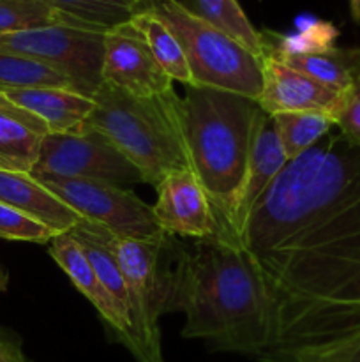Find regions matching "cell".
Segmentation results:
<instances>
[{
    "label": "cell",
    "instance_id": "obj_1",
    "mask_svg": "<svg viewBox=\"0 0 360 362\" xmlns=\"http://www.w3.org/2000/svg\"><path fill=\"white\" fill-rule=\"evenodd\" d=\"M232 240L274 306L258 361L306 362L360 336V151L341 134L288 161Z\"/></svg>",
    "mask_w": 360,
    "mask_h": 362
},
{
    "label": "cell",
    "instance_id": "obj_2",
    "mask_svg": "<svg viewBox=\"0 0 360 362\" xmlns=\"http://www.w3.org/2000/svg\"><path fill=\"white\" fill-rule=\"evenodd\" d=\"M186 315L182 338L215 352L260 359L274 343V306L247 255L232 239L176 244L169 311Z\"/></svg>",
    "mask_w": 360,
    "mask_h": 362
},
{
    "label": "cell",
    "instance_id": "obj_3",
    "mask_svg": "<svg viewBox=\"0 0 360 362\" xmlns=\"http://www.w3.org/2000/svg\"><path fill=\"white\" fill-rule=\"evenodd\" d=\"M191 168L207 193L217 225H226L246 179L263 110L233 92L187 85L180 99Z\"/></svg>",
    "mask_w": 360,
    "mask_h": 362
},
{
    "label": "cell",
    "instance_id": "obj_4",
    "mask_svg": "<svg viewBox=\"0 0 360 362\" xmlns=\"http://www.w3.org/2000/svg\"><path fill=\"white\" fill-rule=\"evenodd\" d=\"M92 99L94 108L81 127L108 138L140 170L145 184L155 187L168 173L191 168L175 90L136 98L102 81Z\"/></svg>",
    "mask_w": 360,
    "mask_h": 362
},
{
    "label": "cell",
    "instance_id": "obj_5",
    "mask_svg": "<svg viewBox=\"0 0 360 362\" xmlns=\"http://www.w3.org/2000/svg\"><path fill=\"white\" fill-rule=\"evenodd\" d=\"M145 7L154 11L176 35L193 85L233 92L253 101L260 99V57L191 13L180 0H148Z\"/></svg>",
    "mask_w": 360,
    "mask_h": 362
},
{
    "label": "cell",
    "instance_id": "obj_6",
    "mask_svg": "<svg viewBox=\"0 0 360 362\" xmlns=\"http://www.w3.org/2000/svg\"><path fill=\"white\" fill-rule=\"evenodd\" d=\"M108 246L122 271L129 293L131 354L138 362H164L159 318L169 311L176 243L172 235L162 243H148L108 232Z\"/></svg>",
    "mask_w": 360,
    "mask_h": 362
},
{
    "label": "cell",
    "instance_id": "obj_7",
    "mask_svg": "<svg viewBox=\"0 0 360 362\" xmlns=\"http://www.w3.org/2000/svg\"><path fill=\"white\" fill-rule=\"evenodd\" d=\"M106 30L55 27L0 34V53L27 57L59 71L92 98L102 83V53Z\"/></svg>",
    "mask_w": 360,
    "mask_h": 362
},
{
    "label": "cell",
    "instance_id": "obj_8",
    "mask_svg": "<svg viewBox=\"0 0 360 362\" xmlns=\"http://www.w3.org/2000/svg\"><path fill=\"white\" fill-rule=\"evenodd\" d=\"M30 175L34 179L101 180L126 187L145 184L140 170L94 129L48 133L41 141Z\"/></svg>",
    "mask_w": 360,
    "mask_h": 362
},
{
    "label": "cell",
    "instance_id": "obj_9",
    "mask_svg": "<svg viewBox=\"0 0 360 362\" xmlns=\"http://www.w3.org/2000/svg\"><path fill=\"white\" fill-rule=\"evenodd\" d=\"M37 180L64 204L76 211L81 219L102 226L113 235L148 243H162L169 237L159 226L150 205L126 187L101 180Z\"/></svg>",
    "mask_w": 360,
    "mask_h": 362
},
{
    "label": "cell",
    "instance_id": "obj_10",
    "mask_svg": "<svg viewBox=\"0 0 360 362\" xmlns=\"http://www.w3.org/2000/svg\"><path fill=\"white\" fill-rule=\"evenodd\" d=\"M102 81L136 98H154L173 90V80L161 69L129 21L106 30Z\"/></svg>",
    "mask_w": 360,
    "mask_h": 362
},
{
    "label": "cell",
    "instance_id": "obj_11",
    "mask_svg": "<svg viewBox=\"0 0 360 362\" xmlns=\"http://www.w3.org/2000/svg\"><path fill=\"white\" fill-rule=\"evenodd\" d=\"M157 202L152 207L162 232L172 237L212 240L217 219L207 193L191 168L168 173L155 186Z\"/></svg>",
    "mask_w": 360,
    "mask_h": 362
},
{
    "label": "cell",
    "instance_id": "obj_12",
    "mask_svg": "<svg viewBox=\"0 0 360 362\" xmlns=\"http://www.w3.org/2000/svg\"><path fill=\"white\" fill-rule=\"evenodd\" d=\"M344 94L325 87L314 78L286 66L274 57L261 59V94L258 105L267 115L288 112H316L335 122Z\"/></svg>",
    "mask_w": 360,
    "mask_h": 362
},
{
    "label": "cell",
    "instance_id": "obj_13",
    "mask_svg": "<svg viewBox=\"0 0 360 362\" xmlns=\"http://www.w3.org/2000/svg\"><path fill=\"white\" fill-rule=\"evenodd\" d=\"M288 161L289 159L286 158L281 141L275 134L270 115L263 112L258 120L253 148H251L249 163H247L246 179H244V186L236 198L233 214L226 225H217L215 239H233L240 232L247 216L251 214L261 194L272 186V182L288 165Z\"/></svg>",
    "mask_w": 360,
    "mask_h": 362
},
{
    "label": "cell",
    "instance_id": "obj_14",
    "mask_svg": "<svg viewBox=\"0 0 360 362\" xmlns=\"http://www.w3.org/2000/svg\"><path fill=\"white\" fill-rule=\"evenodd\" d=\"M48 253L56 262V265L66 272L73 285L97 310L109 336L131 352V349H133L131 318L120 310L119 304L106 292L80 243L71 233H62L49 243Z\"/></svg>",
    "mask_w": 360,
    "mask_h": 362
},
{
    "label": "cell",
    "instance_id": "obj_15",
    "mask_svg": "<svg viewBox=\"0 0 360 362\" xmlns=\"http://www.w3.org/2000/svg\"><path fill=\"white\" fill-rule=\"evenodd\" d=\"M0 204L28 214L59 233H69L83 221L30 173L0 170Z\"/></svg>",
    "mask_w": 360,
    "mask_h": 362
},
{
    "label": "cell",
    "instance_id": "obj_16",
    "mask_svg": "<svg viewBox=\"0 0 360 362\" xmlns=\"http://www.w3.org/2000/svg\"><path fill=\"white\" fill-rule=\"evenodd\" d=\"M0 94L39 117L49 133L80 131L94 108V99L73 88H2Z\"/></svg>",
    "mask_w": 360,
    "mask_h": 362
},
{
    "label": "cell",
    "instance_id": "obj_17",
    "mask_svg": "<svg viewBox=\"0 0 360 362\" xmlns=\"http://www.w3.org/2000/svg\"><path fill=\"white\" fill-rule=\"evenodd\" d=\"M48 127L0 94V170L30 173Z\"/></svg>",
    "mask_w": 360,
    "mask_h": 362
},
{
    "label": "cell",
    "instance_id": "obj_18",
    "mask_svg": "<svg viewBox=\"0 0 360 362\" xmlns=\"http://www.w3.org/2000/svg\"><path fill=\"white\" fill-rule=\"evenodd\" d=\"M286 66L314 78L325 87L346 94L360 81V48H334L314 53L265 52Z\"/></svg>",
    "mask_w": 360,
    "mask_h": 362
},
{
    "label": "cell",
    "instance_id": "obj_19",
    "mask_svg": "<svg viewBox=\"0 0 360 362\" xmlns=\"http://www.w3.org/2000/svg\"><path fill=\"white\" fill-rule=\"evenodd\" d=\"M129 23L143 37L161 69L173 81H180L186 87L193 85V76L179 39L154 11L148 7L134 11Z\"/></svg>",
    "mask_w": 360,
    "mask_h": 362
},
{
    "label": "cell",
    "instance_id": "obj_20",
    "mask_svg": "<svg viewBox=\"0 0 360 362\" xmlns=\"http://www.w3.org/2000/svg\"><path fill=\"white\" fill-rule=\"evenodd\" d=\"M182 4L191 13L200 16L212 27L228 34L229 37L246 46L254 55L263 59L261 34L247 20L239 0H184Z\"/></svg>",
    "mask_w": 360,
    "mask_h": 362
},
{
    "label": "cell",
    "instance_id": "obj_21",
    "mask_svg": "<svg viewBox=\"0 0 360 362\" xmlns=\"http://www.w3.org/2000/svg\"><path fill=\"white\" fill-rule=\"evenodd\" d=\"M286 158L292 161L320 144L335 127L332 117L316 112H288L270 117Z\"/></svg>",
    "mask_w": 360,
    "mask_h": 362
},
{
    "label": "cell",
    "instance_id": "obj_22",
    "mask_svg": "<svg viewBox=\"0 0 360 362\" xmlns=\"http://www.w3.org/2000/svg\"><path fill=\"white\" fill-rule=\"evenodd\" d=\"M55 25L102 30L76 20L71 14L62 13L44 0H0V34H13V32L55 27Z\"/></svg>",
    "mask_w": 360,
    "mask_h": 362
},
{
    "label": "cell",
    "instance_id": "obj_23",
    "mask_svg": "<svg viewBox=\"0 0 360 362\" xmlns=\"http://www.w3.org/2000/svg\"><path fill=\"white\" fill-rule=\"evenodd\" d=\"M73 88L76 85L59 71L27 59V57L0 53V90L2 88Z\"/></svg>",
    "mask_w": 360,
    "mask_h": 362
},
{
    "label": "cell",
    "instance_id": "obj_24",
    "mask_svg": "<svg viewBox=\"0 0 360 362\" xmlns=\"http://www.w3.org/2000/svg\"><path fill=\"white\" fill-rule=\"evenodd\" d=\"M62 13L92 27L109 30L127 23L134 14L124 0H44Z\"/></svg>",
    "mask_w": 360,
    "mask_h": 362
},
{
    "label": "cell",
    "instance_id": "obj_25",
    "mask_svg": "<svg viewBox=\"0 0 360 362\" xmlns=\"http://www.w3.org/2000/svg\"><path fill=\"white\" fill-rule=\"evenodd\" d=\"M62 233L55 232L44 223L28 214L0 204V239L21 240V243L49 244Z\"/></svg>",
    "mask_w": 360,
    "mask_h": 362
},
{
    "label": "cell",
    "instance_id": "obj_26",
    "mask_svg": "<svg viewBox=\"0 0 360 362\" xmlns=\"http://www.w3.org/2000/svg\"><path fill=\"white\" fill-rule=\"evenodd\" d=\"M337 133L360 151V81L344 94L341 110L335 117Z\"/></svg>",
    "mask_w": 360,
    "mask_h": 362
},
{
    "label": "cell",
    "instance_id": "obj_27",
    "mask_svg": "<svg viewBox=\"0 0 360 362\" xmlns=\"http://www.w3.org/2000/svg\"><path fill=\"white\" fill-rule=\"evenodd\" d=\"M306 362H360V336Z\"/></svg>",
    "mask_w": 360,
    "mask_h": 362
},
{
    "label": "cell",
    "instance_id": "obj_28",
    "mask_svg": "<svg viewBox=\"0 0 360 362\" xmlns=\"http://www.w3.org/2000/svg\"><path fill=\"white\" fill-rule=\"evenodd\" d=\"M0 362H27L25 361L23 354L18 349L16 345H13L11 341L6 339H0Z\"/></svg>",
    "mask_w": 360,
    "mask_h": 362
},
{
    "label": "cell",
    "instance_id": "obj_29",
    "mask_svg": "<svg viewBox=\"0 0 360 362\" xmlns=\"http://www.w3.org/2000/svg\"><path fill=\"white\" fill-rule=\"evenodd\" d=\"M349 4V14L355 23L360 25V0H348Z\"/></svg>",
    "mask_w": 360,
    "mask_h": 362
},
{
    "label": "cell",
    "instance_id": "obj_30",
    "mask_svg": "<svg viewBox=\"0 0 360 362\" xmlns=\"http://www.w3.org/2000/svg\"><path fill=\"white\" fill-rule=\"evenodd\" d=\"M124 2H126L129 7H133L134 11H138V9H143V7L148 4V0H124Z\"/></svg>",
    "mask_w": 360,
    "mask_h": 362
},
{
    "label": "cell",
    "instance_id": "obj_31",
    "mask_svg": "<svg viewBox=\"0 0 360 362\" xmlns=\"http://www.w3.org/2000/svg\"><path fill=\"white\" fill-rule=\"evenodd\" d=\"M7 283H9V274L4 267H0V292L7 288Z\"/></svg>",
    "mask_w": 360,
    "mask_h": 362
}]
</instances>
